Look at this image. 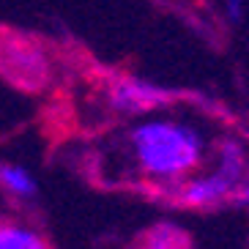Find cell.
I'll return each instance as SVG.
<instances>
[{
  "instance_id": "7a4b0ae2",
  "label": "cell",
  "mask_w": 249,
  "mask_h": 249,
  "mask_svg": "<svg viewBox=\"0 0 249 249\" xmlns=\"http://www.w3.org/2000/svg\"><path fill=\"white\" fill-rule=\"evenodd\" d=\"M0 77L19 90H41L50 80V60L33 38L0 30Z\"/></svg>"
},
{
  "instance_id": "ba28073f",
  "label": "cell",
  "mask_w": 249,
  "mask_h": 249,
  "mask_svg": "<svg viewBox=\"0 0 249 249\" xmlns=\"http://www.w3.org/2000/svg\"><path fill=\"white\" fill-rule=\"evenodd\" d=\"M0 249H50L36 230L0 219Z\"/></svg>"
},
{
  "instance_id": "6da1fadb",
  "label": "cell",
  "mask_w": 249,
  "mask_h": 249,
  "mask_svg": "<svg viewBox=\"0 0 249 249\" xmlns=\"http://www.w3.org/2000/svg\"><path fill=\"white\" fill-rule=\"evenodd\" d=\"M132 148L140 170L159 181H183L203 161V140L176 121H148L132 129Z\"/></svg>"
},
{
  "instance_id": "3957f363",
  "label": "cell",
  "mask_w": 249,
  "mask_h": 249,
  "mask_svg": "<svg viewBox=\"0 0 249 249\" xmlns=\"http://www.w3.org/2000/svg\"><path fill=\"white\" fill-rule=\"evenodd\" d=\"M173 200L183 208H216L222 203H249V183H230L219 173L203 178H183L173 189Z\"/></svg>"
},
{
  "instance_id": "52a82bcc",
  "label": "cell",
  "mask_w": 249,
  "mask_h": 249,
  "mask_svg": "<svg viewBox=\"0 0 249 249\" xmlns=\"http://www.w3.org/2000/svg\"><path fill=\"white\" fill-rule=\"evenodd\" d=\"M219 167H216V173H219L222 178H227L230 183H247L244 181V176H247V159H244V151L241 145L235 142V140H225V142H219Z\"/></svg>"
},
{
  "instance_id": "9c48e42d",
  "label": "cell",
  "mask_w": 249,
  "mask_h": 249,
  "mask_svg": "<svg viewBox=\"0 0 249 249\" xmlns=\"http://www.w3.org/2000/svg\"><path fill=\"white\" fill-rule=\"evenodd\" d=\"M225 6H227V17L233 22H238L241 19V0H225Z\"/></svg>"
},
{
  "instance_id": "8992f818",
  "label": "cell",
  "mask_w": 249,
  "mask_h": 249,
  "mask_svg": "<svg viewBox=\"0 0 249 249\" xmlns=\"http://www.w3.org/2000/svg\"><path fill=\"white\" fill-rule=\"evenodd\" d=\"M0 189H6L8 195H14V197L28 200V197H36L38 183L25 167H17V164L0 161Z\"/></svg>"
},
{
  "instance_id": "277c9868",
  "label": "cell",
  "mask_w": 249,
  "mask_h": 249,
  "mask_svg": "<svg viewBox=\"0 0 249 249\" xmlns=\"http://www.w3.org/2000/svg\"><path fill=\"white\" fill-rule=\"evenodd\" d=\"M107 99L118 112H148L170 102V93L140 77H112Z\"/></svg>"
},
{
  "instance_id": "5b68a950",
  "label": "cell",
  "mask_w": 249,
  "mask_h": 249,
  "mask_svg": "<svg viewBox=\"0 0 249 249\" xmlns=\"http://www.w3.org/2000/svg\"><path fill=\"white\" fill-rule=\"evenodd\" d=\"M134 249H192V238L176 222H156L140 233Z\"/></svg>"
}]
</instances>
